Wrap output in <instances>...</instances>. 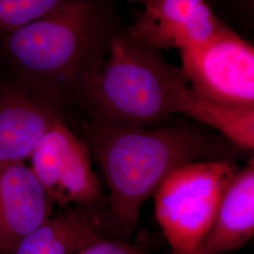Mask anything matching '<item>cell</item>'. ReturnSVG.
I'll return each mask as SVG.
<instances>
[{
  "label": "cell",
  "mask_w": 254,
  "mask_h": 254,
  "mask_svg": "<svg viewBox=\"0 0 254 254\" xmlns=\"http://www.w3.org/2000/svg\"><path fill=\"white\" fill-rule=\"evenodd\" d=\"M120 30L112 0H68L0 35V59L18 78L14 84L62 117L63 109L82 105Z\"/></svg>",
  "instance_id": "6da1fadb"
},
{
  "label": "cell",
  "mask_w": 254,
  "mask_h": 254,
  "mask_svg": "<svg viewBox=\"0 0 254 254\" xmlns=\"http://www.w3.org/2000/svg\"><path fill=\"white\" fill-rule=\"evenodd\" d=\"M254 236V160L230 182L206 236L190 254H224L245 246Z\"/></svg>",
  "instance_id": "30bf717a"
},
{
  "label": "cell",
  "mask_w": 254,
  "mask_h": 254,
  "mask_svg": "<svg viewBox=\"0 0 254 254\" xmlns=\"http://www.w3.org/2000/svg\"><path fill=\"white\" fill-rule=\"evenodd\" d=\"M244 6L248 8H253L254 7V0H239Z\"/></svg>",
  "instance_id": "5bb4252c"
},
{
  "label": "cell",
  "mask_w": 254,
  "mask_h": 254,
  "mask_svg": "<svg viewBox=\"0 0 254 254\" xmlns=\"http://www.w3.org/2000/svg\"><path fill=\"white\" fill-rule=\"evenodd\" d=\"M68 0H0V35L40 18Z\"/></svg>",
  "instance_id": "7c38bea8"
},
{
  "label": "cell",
  "mask_w": 254,
  "mask_h": 254,
  "mask_svg": "<svg viewBox=\"0 0 254 254\" xmlns=\"http://www.w3.org/2000/svg\"><path fill=\"white\" fill-rule=\"evenodd\" d=\"M182 72L200 101L236 112L254 110V46L229 27L180 49Z\"/></svg>",
  "instance_id": "5b68a950"
},
{
  "label": "cell",
  "mask_w": 254,
  "mask_h": 254,
  "mask_svg": "<svg viewBox=\"0 0 254 254\" xmlns=\"http://www.w3.org/2000/svg\"><path fill=\"white\" fill-rule=\"evenodd\" d=\"M33 173L54 204L90 206L102 199L88 144L59 121L30 155Z\"/></svg>",
  "instance_id": "8992f818"
},
{
  "label": "cell",
  "mask_w": 254,
  "mask_h": 254,
  "mask_svg": "<svg viewBox=\"0 0 254 254\" xmlns=\"http://www.w3.org/2000/svg\"><path fill=\"white\" fill-rule=\"evenodd\" d=\"M199 103L181 68L121 29L88 85L82 106L91 120L149 127L176 113L193 119Z\"/></svg>",
  "instance_id": "3957f363"
},
{
  "label": "cell",
  "mask_w": 254,
  "mask_h": 254,
  "mask_svg": "<svg viewBox=\"0 0 254 254\" xmlns=\"http://www.w3.org/2000/svg\"><path fill=\"white\" fill-rule=\"evenodd\" d=\"M225 27L206 0H144L125 30L162 52L202 44Z\"/></svg>",
  "instance_id": "52a82bcc"
},
{
  "label": "cell",
  "mask_w": 254,
  "mask_h": 254,
  "mask_svg": "<svg viewBox=\"0 0 254 254\" xmlns=\"http://www.w3.org/2000/svg\"><path fill=\"white\" fill-rule=\"evenodd\" d=\"M145 242L101 238L82 248L76 254H147Z\"/></svg>",
  "instance_id": "4fadbf2b"
},
{
  "label": "cell",
  "mask_w": 254,
  "mask_h": 254,
  "mask_svg": "<svg viewBox=\"0 0 254 254\" xmlns=\"http://www.w3.org/2000/svg\"><path fill=\"white\" fill-rule=\"evenodd\" d=\"M48 197L26 162L0 165V254H11L20 240L53 215Z\"/></svg>",
  "instance_id": "ba28073f"
},
{
  "label": "cell",
  "mask_w": 254,
  "mask_h": 254,
  "mask_svg": "<svg viewBox=\"0 0 254 254\" xmlns=\"http://www.w3.org/2000/svg\"><path fill=\"white\" fill-rule=\"evenodd\" d=\"M239 169L231 158L184 164L154 193V213L172 254H190L212 226Z\"/></svg>",
  "instance_id": "277c9868"
},
{
  "label": "cell",
  "mask_w": 254,
  "mask_h": 254,
  "mask_svg": "<svg viewBox=\"0 0 254 254\" xmlns=\"http://www.w3.org/2000/svg\"><path fill=\"white\" fill-rule=\"evenodd\" d=\"M61 120L18 85L0 86V165L26 162Z\"/></svg>",
  "instance_id": "9c48e42d"
},
{
  "label": "cell",
  "mask_w": 254,
  "mask_h": 254,
  "mask_svg": "<svg viewBox=\"0 0 254 254\" xmlns=\"http://www.w3.org/2000/svg\"><path fill=\"white\" fill-rule=\"evenodd\" d=\"M52 215L20 240L11 254H73L101 238H113L106 219L71 206Z\"/></svg>",
  "instance_id": "8fae6325"
},
{
  "label": "cell",
  "mask_w": 254,
  "mask_h": 254,
  "mask_svg": "<svg viewBox=\"0 0 254 254\" xmlns=\"http://www.w3.org/2000/svg\"><path fill=\"white\" fill-rule=\"evenodd\" d=\"M91 154L109 187V214L116 239L135 230L140 208L182 165L231 158L224 140L192 126L150 128L91 120Z\"/></svg>",
  "instance_id": "7a4b0ae2"
}]
</instances>
